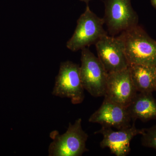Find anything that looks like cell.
Masks as SVG:
<instances>
[{"label": "cell", "mask_w": 156, "mask_h": 156, "mask_svg": "<svg viewBox=\"0 0 156 156\" xmlns=\"http://www.w3.org/2000/svg\"><path fill=\"white\" fill-rule=\"evenodd\" d=\"M80 1H81V2H84L87 4V5H89V3L90 1H91V0H80Z\"/></svg>", "instance_id": "cell-15"}, {"label": "cell", "mask_w": 156, "mask_h": 156, "mask_svg": "<svg viewBox=\"0 0 156 156\" xmlns=\"http://www.w3.org/2000/svg\"><path fill=\"white\" fill-rule=\"evenodd\" d=\"M135 122L128 128L114 131L112 128L103 127L96 134H101L103 139L100 142L102 148H108L112 154L116 156H126L131 151L130 143L134 136L138 134L142 135L144 129L136 128Z\"/></svg>", "instance_id": "cell-9"}, {"label": "cell", "mask_w": 156, "mask_h": 156, "mask_svg": "<svg viewBox=\"0 0 156 156\" xmlns=\"http://www.w3.org/2000/svg\"><path fill=\"white\" fill-rule=\"evenodd\" d=\"M119 36L124 42L129 65L156 66V41L151 37L140 26L123 32Z\"/></svg>", "instance_id": "cell-1"}, {"label": "cell", "mask_w": 156, "mask_h": 156, "mask_svg": "<svg viewBox=\"0 0 156 156\" xmlns=\"http://www.w3.org/2000/svg\"><path fill=\"white\" fill-rule=\"evenodd\" d=\"M103 18L98 17L92 12L89 5L77 21V26L72 37L66 44L68 49L73 51L95 44L107 33L103 28Z\"/></svg>", "instance_id": "cell-3"}, {"label": "cell", "mask_w": 156, "mask_h": 156, "mask_svg": "<svg viewBox=\"0 0 156 156\" xmlns=\"http://www.w3.org/2000/svg\"><path fill=\"white\" fill-rule=\"evenodd\" d=\"M89 121L118 130L132 125V119L128 108L105 98L99 108L89 117Z\"/></svg>", "instance_id": "cell-10"}, {"label": "cell", "mask_w": 156, "mask_h": 156, "mask_svg": "<svg viewBox=\"0 0 156 156\" xmlns=\"http://www.w3.org/2000/svg\"><path fill=\"white\" fill-rule=\"evenodd\" d=\"M81 53L80 70L84 89L94 97L104 96L108 73L98 57L88 48H83Z\"/></svg>", "instance_id": "cell-4"}, {"label": "cell", "mask_w": 156, "mask_h": 156, "mask_svg": "<svg viewBox=\"0 0 156 156\" xmlns=\"http://www.w3.org/2000/svg\"><path fill=\"white\" fill-rule=\"evenodd\" d=\"M53 141L48 149L49 156H81L88 151L86 142L88 135L82 127V119L69 123L65 133L59 134L56 130L50 133Z\"/></svg>", "instance_id": "cell-2"}, {"label": "cell", "mask_w": 156, "mask_h": 156, "mask_svg": "<svg viewBox=\"0 0 156 156\" xmlns=\"http://www.w3.org/2000/svg\"><path fill=\"white\" fill-rule=\"evenodd\" d=\"M144 129V133L141 135L142 145L145 147L153 148L156 151V125Z\"/></svg>", "instance_id": "cell-13"}, {"label": "cell", "mask_w": 156, "mask_h": 156, "mask_svg": "<svg viewBox=\"0 0 156 156\" xmlns=\"http://www.w3.org/2000/svg\"><path fill=\"white\" fill-rule=\"evenodd\" d=\"M130 75L137 92H153L155 86V66L141 64L129 66Z\"/></svg>", "instance_id": "cell-12"}, {"label": "cell", "mask_w": 156, "mask_h": 156, "mask_svg": "<svg viewBox=\"0 0 156 156\" xmlns=\"http://www.w3.org/2000/svg\"><path fill=\"white\" fill-rule=\"evenodd\" d=\"M155 91H156V66H155Z\"/></svg>", "instance_id": "cell-16"}, {"label": "cell", "mask_w": 156, "mask_h": 156, "mask_svg": "<svg viewBox=\"0 0 156 156\" xmlns=\"http://www.w3.org/2000/svg\"><path fill=\"white\" fill-rule=\"evenodd\" d=\"M95 45L98 57L108 73L119 71L129 67L124 42L119 36L106 35Z\"/></svg>", "instance_id": "cell-7"}, {"label": "cell", "mask_w": 156, "mask_h": 156, "mask_svg": "<svg viewBox=\"0 0 156 156\" xmlns=\"http://www.w3.org/2000/svg\"><path fill=\"white\" fill-rule=\"evenodd\" d=\"M80 66L72 62H62L56 77L52 95L71 99L73 104H80L85 98Z\"/></svg>", "instance_id": "cell-5"}, {"label": "cell", "mask_w": 156, "mask_h": 156, "mask_svg": "<svg viewBox=\"0 0 156 156\" xmlns=\"http://www.w3.org/2000/svg\"><path fill=\"white\" fill-rule=\"evenodd\" d=\"M137 92L131 79L129 67L108 73L104 98L128 107Z\"/></svg>", "instance_id": "cell-8"}, {"label": "cell", "mask_w": 156, "mask_h": 156, "mask_svg": "<svg viewBox=\"0 0 156 156\" xmlns=\"http://www.w3.org/2000/svg\"><path fill=\"white\" fill-rule=\"evenodd\" d=\"M127 108L133 122L156 120V100L152 92L137 93Z\"/></svg>", "instance_id": "cell-11"}, {"label": "cell", "mask_w": 156, "mask_h": 156, "mask_svg": "<svg viewBox=\"0 0 156 156\" xmlns=\"http://www.w3.org/2000/svg\"><path fill=\"white\" fill-rule=\"evenodd\" d=\"M103 19L112 36L138 25L139 17L131 0H105Z\"/></svg>", "instance_id": "cell-6"}, {"label": "cell", "mask_w": 156, "mask_h": 156, "mask_svg": "<svg viewBox=\"0 0 156 156\" xmlns=\"http://www.w3.org/2000/svg\"><path fill=\"white\" fill-rule=\"evenodd\" d=\"M152 5L156 9V0H151Z\"/></svg>", "instance_id": "cell-14"}]
</instances>
